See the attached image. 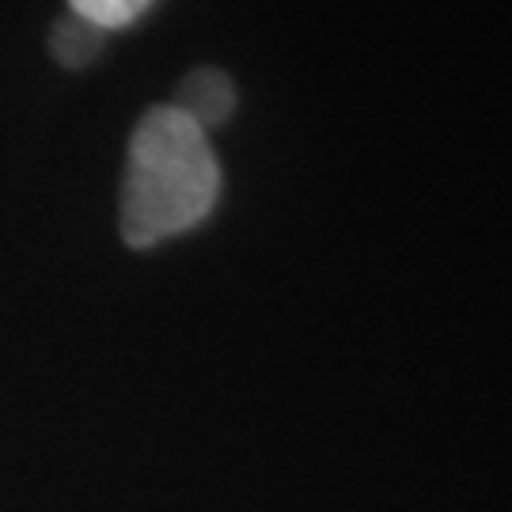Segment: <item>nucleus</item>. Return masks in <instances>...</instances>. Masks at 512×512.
Segmentation results:
<instances>
[{"instance_id":"1","label":"nucleus","mask_w":512,"mask_h":512,"mask_svg":"<svg viewBox=\"0 0 512 512\" xmlns=\"http://www.w3.org/2000/svg\"><path fill=\"white\" fill-rule=\"evenodd\" d=\"M220 194V167L209 133L171 107L148 110L133 129L122 183V239L156 247L209 217Z\"/></svg>"},{"instance_id":"3","label":"nucleus","mask_w":512,"mask_h":512,"mask_svg":"<svg viewBox=\"0 0 512 512\" xmlns=\"http://www.w3.org/2000/svg\"><path fill=\"white\" fill-rule=\"evenodd\" d=\"M103 42H107L103 27H95L92 19L69 12L65 19H57L54 31H50V54L61 65H69V69H80V65H88V61L99 57Z\"/></svg>"},{"instance_id":"2","label":"nucleus","mask_w":512,"mask_h":512,"mask_svg":"<svg viewBox=\"0 0 512 512\" xmlns=\"http://www.w3.org/2000/svg\"><path fill=\"white\" fill-rule=\"evenodd\" d=\"M171 107L186 114L198 129H209L228 122V114L236 110V84L220 69H194L183 76V84L175 88V103Z\"/></svg>"},{"instance_id":"4","label":"nucleus","mask_w":512,"mask_h":512,"mask_svg":"<svg viewBox=\"0 0 512 512\" xmlns=\"http://www.w3.org/2000/svg\"><path fill=\"white\" fill-rule=\"evenodd\" d=\"M152 8V0H69V12L92 19L103 31L129 27L133 19H141Z\"/></svg>"}]
</instances>
